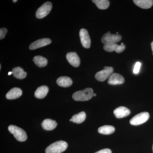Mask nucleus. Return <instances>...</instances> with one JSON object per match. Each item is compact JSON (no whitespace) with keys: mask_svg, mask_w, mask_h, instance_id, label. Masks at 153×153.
Wrapping results in <instances>:
<instances>
[{"mask_svg":"<svg viewBox=\"0 0 153 153\" xmlns=\"http://www.w3.org/2000/svg\"><path fill=\"white\" fill-rule=\"evenodd\" d=\"M93 94V89L88 88L84 90L76 91L73 94L72 97L76 101H88L92 98Z\"/></svg>","mask_w":153,"mask_h":153,"instance_id":"1","label":"nucleus"},{"mask_svg":"<svg viewBox=\"0 0 153 153\" xmlns=\"http://www.w3.org/2000/svg\"><path fill=\"white\" fill-rule=\"evenodd\" d=\"M68 144L64 141H58L53 143L46 149V153H61L66 150Z\"/></svg>","mask_w":153,"mask_h":153,"instance_id":"2","label":"nucleus"},{"mask_svg":"<svg viewBox=\"0 0 153 153\" xmlns=\"http://www.w3.org/2000/svg\"><path fill=\"white\" fill-rule=\"evenodd\" d=\"M8 130L11 133L14 135L17 140L24 142L27 140V133L22 128L16 126L10 125L8 127Z\"/></svg>","mask_w":153,"mask_h":153,"instance_id":"3","label":"nucleus"},{"mask_svg":"<svg viewBox=\"0 0 153 153\" xmlns=\"http://www.w3.org/2000/svg\"><path fill=\"white\" fill-rule=\"evenodd\" d=\"M121 36L119 34H111L110 32L105 33L101 38V41L104 45L116 44L121 40Z\"/></svg>","mask_w":153,"mask_h":153,"instance_id":"4","label":"nucleus"},{"mask_svg":"<svg viewBox=\"0 0 153 153\" xmlns=\"http://www.w3.org/2000/svg\"><path fill=\"white\" fill-rule=\"evenodd\" d=\"M150 115L147 112H143L137 114L132 118L130 123L132 125L138 126L145 123L149 118Z\"/></svg>","mask_w":153,"mask_h":153,"instance_id":"5","label":"nucleus"},{"mask_svg":"<svg viewBox=\"0 0 153 153\" xmlns=\"http://www.w3.org/2000/svg\"><path fill=\"white\" fill-rule=\"evenodd\" d=\"M52 7V3L50 2L44 3L36 11V17L38 19H41L46 17L50 13Z\"/></svg>","mask_w":153,"mask_h":153,"instance_id":"6","label":"nucleus"},{"mask_svg":"<svg viewBox=\"0 0 153 153\" xmlns=\"http://www.w3.org/2000/svg\"><path fill=\"white\" fill-rule=\"evenodd\" d=\"M114 71V68L112 67L105 66L104 69L97 72L95 74V78L99 81H104L108 78H109L110 75Z\"/></svg>","mask_w":153,"mask_h":153,"instance_id":"7","label":"nucleus"},{"mask_svg":"<svg viewBox=\"0 0 153 153\" xmlns=\"http://www.w3.org/2000/svg\"><path fill=\"white\" fill-rule=\"evenodd\" d=\"M79 37L82 46L84 48L88 49L91 47V39L87 30L82 29L79 31Z\"/></svg>","mask_w":153,"mask_h":153,"instance_id":"8","label":"nucleus"},{"mask_svg":"<svg viewBox=\"0 0 153 153\" xmlns=\"http://www.w3.org/2000/svg\"><path fill=\"white\" fill-rule=\"evenodd\" d=\"M125 82L123 76L118 73H112L108 78V83L110 85H120Z\"/></svg>","mask_w":153,"mask_h":153,"instance_id":"9","label":"nucleus"},{"mask_svg":"<svg viewBox=\"0 0 153 153\" xmlns=\"http://www.w3.org/2000/svg\"><path fill=\"white\" fill-rule=\"evenodd\" d=\"M126 47L123 43H122L120 45L117 44L104 45L103 49L105 51L108 52H112L115 51L117 53H120L123 52L125 49Z\"/></svg>","mask_w":153,"mask_h":153,"instance_id":"10","label":"nucleus"},{"mask_svg":"<svg viewBox=\"0 0 153 153\" xmlns=\"http://www.w3.org/2000/svg\"><path fill=\"white\" fill-rule=\"evenodd\" d=\"M66 57L68 63H70L71 66L77 67L80 65V59L76 52H68L66 55Z\"/></svg>","mask_w":153,"mask_h":153,"instance_id":"11","label":"nucleus"},{"mask_svg":"<svg viewBox=\"0 0 153 153\" xmlns=\"http://www.w3.org/2000/svg\"><path fill=\"white\" fill-rule=\"evenodd\" d=\"M51 43V40L49 38H42L33 42L30 44L29 48L31 50H35L41 47H45Z\"/></svg>","mask_w":153,"mask_h":153,"instance_id":"12","label":"nucleus"},{"mask_svg":"<svg viewBox=\"0 0 153 153\" xmlns=\"http://www.w3.org/2000/svg\"><path fill=\"white\" fill-rule=\"evenodd\" d=\"M130 113L129 109L124 106L119 107L114 111V115L117 118H122L128 116Z\"/></svg>","mask_w":153,"mask_h":153,"instance_id":"13","label":"nucleus"},{"mask_svg":"<svg viewBox=\"0 0 153 153\" xmlns=\"http://www.w3.org/2000/svg\"><path fill=\"white\" fill-rule=\"evenodd\" d=\"M22 94V90L19 88H13L9 91L6 94V98L9 100H13L19 98Z\"/></svg>","mask_w":153,"mask_h":153,"instance_id":"14","label":"nucleus"},{"mask_svg":"<svg viewBox=\"0 0 153 153\" xmlns=\"http://www.w3.org/2000/svg\"><path fill=\"white\" fill-rule=\"evenodd\" d=\"M57 83L61 87H68L72 85V80L68 76H60L57 79Z\"/></svg>","mask_w":153,"mask_h":153,"instance_id":"15","label":"nucleus"},{"mask_svg":"<svg viewBox=\"0 0 153 153\" xmlns=\"http://www.w3.org/2000/svg\"><path fill=\"white\" fill-rule=\"evenodd\" d=\"M41 125L44 129L47 131H51L56 127L57 123L55 121L49 119H47L43 121Z\"/></svg>","mask_w":153,"mask_h":153,"instance_id":"16","label":"nucleus"},{"mask_svg":"<svg viewBox=\"0 0 153 153\" xmlns=\"http://www.w3.org/2000/svg\"><path fill=\"white\" fill-rule=\"evenodd\" d=\"M49 91V88L46 85L40 86L37 88L35 93L36 98L43 99L47 96Z\"/></svg>","mask_w":153,"mask_h":153,"instance_id":"17","label":"nucleus"},{"mask_svg":"<svg viewBox=\"0 0 153 153\" xmlns=\"http://www.w3.org/2000/svg\"><path fill=\"white\" fill-rule=\"evenodd\" d=\"M133 1L138 7L144 9L150 8L153 4L152 0H134Z\"/></svg>","mask_w":153,"mask_h":153,"instance_id":"18","label":"nucleus"},{"mask_svg":"<svg viewBox=\"0 0 153 153\" xmlns=\"http://www.w3.org/2000/svg\"><path fill=\"white\" fill-rule=\"evenodd\" d=\"M12 74L15 77L19 79H23L26 77L27 72L24 71L20 67H15L12 70Z\"/></svg>","mask_w":153,"mask_h":153,"instance_id":"19","label":"nucleus"},{"mask_svg":"<svg viewBox=\"0 0 153 153\" xmlns=\"http://www.w3.org/2000/svg\"><path fill=\"white\" fill-rule=\"evenodd\" d=\"M85 118L86 114L85 112L82 111L73 115L70 120V121H72L77 124L81 123L85 120Z\"/></svg>","mask_w":153,"mask_h":153,"instance_id":"20","label":"nucleus"},{"mask_svg":"<svg viewBox=\"0 0 153 153\" xmlns=\"http://www.w3.org/2000/svg\"><path fill=\"white\" fill-rule=\"evenodd\" d=\"M115 130V129L113 126L105 125L100 127L98 128V131L100 134L108 135L114 133Z\"/></svg>","mask_w":153,"mask_h":153,"instance_id":"21","label":"nucleus"},{"mask_svg":"<svg viewBox=\"0 0 153 153\" xmlns=\"http://www.w3.org/2000/svg\"><path fill=\"white\" fill-rule=\"evenodd\" d=\"M33 61L39 67H44L47 66L48 61L45 57L41 56H36L33 58Z\"/></svg>","mask_w":153,"mask_h":153,"instance_id":"22","label":"nucleus"},{"mask_svg":"<svg viewBox=\"0 0 153 153\" xmlns=\"http://www.w3.org/2000/svg\"><path fill=\"white\" fill-rule=\"evenodd\" d=\"M92 1L100 10H105L109 7V1L107 0H93Z\"/></svg>","mask_w":153,"mask_h":153,"instance_id":"23","label":"nucleus"},{"mask_svg":"<svg viewBox=\"0 0 153 153\" xmlns=\"http://www.w3.org/2000/svg\"><path fill=\"white\" fill-rule=\"evenodd\" d=\"M141 66V63H140V62H137L136 63V64H135L133 70L134 74H137L139 72Z\"/></svg>","mask_w":153,"mask_h":153,"instance_id":"24","label":"nucleus"},{"mask_svg":"<svg viewBox=\"0 0 153 153\" xmlns=\"http://www.w3.org/2000/svg\"><path fill=\"white\" fill-rule=\"evenodd\" d=\"M7 32V30L5 28H1L0 30V39L2 40L5 37L6 34Z\"/></svg>","mask_w":153,"mask_h":153,"instance_id":"25","label":"nucleus"},{"mask_svg":"<svg viewBox=\"0 0 153 153\" xmlns=\"http://www.w3.org/2000/svg\"><path fill=\"white\" fill-rule=\"evenodd\" d=\"M95 153H111V151L110 149H105L99 151Z\"/></svg>","mask_w":153,"mask_h":153,"instance_id":"26","label":"nucleus"},{"mask_svg":"<svg viewBox=\"0 0 153 153\" xmlns=\"http://www.w3.org/2000/svg\"><path fill=\"white\" fill-rule=\"evenodd\" d=\"M151 47H152V50L153 52V41L152 42V44H151Z\"/></svg>","mask_w":153,"mask_h":153,"instance_id":"27","label":"nucleus"},{"mask_svg":"<svg viewBox=\"0 0 153 153\" xmlns=\"http://www.w3.org/2000/svg\"><path fill=\"white\" fill-rule=\"evenodd\" d=\"M12 74V71H10L8 73V75H10Z\"/></svg>","mask_w":153,"mask_h":153,"instance_id":"28","label":"nucleus"},{"mask_svg":"<svg viewBox=\"0 0 153 153\" xmlns=\"http://www.w3.org/2000/svg\"><path fill=\"white\" fill-rule=\"evenodd\" d=\"M93 96H94V97L96 96V94L95 93H94V94Z\"/></svg>","mask_w":153,"mask_h":153,"instance_id":"29","label":"nucleus"},{"mask_svg":"<svg viewBox=\"0 0 153 153\" xmlns=\"http://www.w3.org/2000/svg\"><path fill=\"white\" fill-rule=\"evenodd\" d=\"M13 1V2H17V0H16V1Z\"/></svg>","mask_w":153,"mask_h":153,"instance_id":"30","label":"nucleus"},{"mask_svg":"<svg viewBox=\"0 0 153 153\" xmlns=\"http://www.w3.org/2000/svg\"><path fill=\"white\" fill-rule=\"evenodd\" d=\"M1 65H0V69H1Z\"/></svg>","mask_w":153,"mask_h":153,"instance_id":"31","label":"nucleus"},{"mask_svg":"<svg viewBox=\"0 0 153 153\" xmlns=\"http://www.w3.org/2000/svg\"></svg>","mask_w":153,"mask_h":153,"instance_id":"32","label":"nucleus"}]
</instances>
